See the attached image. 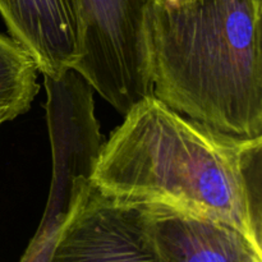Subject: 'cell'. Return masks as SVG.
Instances as JSON below:
<instances>
[{
    "label": "cell",
    "instance_id": "cell-7",
    "mask_svg": "<svg viewBox=\"0 0 262 262\" xmlns=\"http://www.w3.org/2000/svg\"><path fill=\"white\" fill-rule=\"evenodd\" d=\"M38 69L32 56L0 32V123L30 109L38 92Z\"/></svg>",
    "mask_w": 262,
    "mask_h": 262
},
{
    "label": "cell",
    "instance_id": "cell-8",
    "mask_svg": "<svg viewBox=\"0 0 262 262\" xmlns=\"http://www.w3.org/2000/svg\"><path fill=\"white\" fill-rule=\"evenodd\" d=\"M68 215L46 207L40 225L31 239L20 262H49L54 245Z\"/></svg>",
    "mask_w": 262,
    "mask_h": 262
},
{
    "label": "cell",
    "instance_id": "cell-10",
    "mask_svg": "<svg viewBox=\"0 0 262 262\" xmlns=\"http://www.w3.org/2000/svg\"><path fill=\"white\" fill-rule=\"evenodd\" d=\"M161 2H163V3H166V4H171V5H174V4H178L179 0H161Z\"/></svg>",
    "mask_w": 262,
    "mask_h": 262
},
{
    "label": "cell",
    "instance_id": "cell-9",
    "mask_svg": "<svg viewBox=\"0 0 262 262\" xmlns=\"http://www.w3.org/2000/svg\"><path fill=\"white\" fill-rule=\"evenodd\" d=\"M246 262H262V256L256 255V256H253V257L248 258V260Z\"/></svg>",
    "mask_w": 262,
    "mask_h": 262
},
{
    "label": "cell",
    "instance_id": "cell-12",
    "mask_svg": "<svg viewBox=\"0 0 262 262\" xmlns=\"http://www.w3.org/2000/svg\"><path fill=\"white\" fill-rule=\"evenodd\" d=\"M0 124H2V123H0Z\"/></svg>",
    "mask_w": 262,
    "mask_h": 262
},
{
    "label": "cell",
    "instance_id": "cell-1",
    "mask_svg": "<svg viewBox=\"0 0 262 262\" xmlns=\"http://www.w3.org/2000/svg\"><path fill=\"white\" fill-rule=\"evenodd\" d=\"M262 137L228 135L150 95L104 141L91 183L130 204L229 224L261 248Z\"/></svg>",
    "mask_w": 262,
    "mask_h": 262
},
{
    "label": "cell",
    "instance_id": "cell-5",
    "mask_svg": "<svg viewBox=\"0 0 262 262\" xmlns=\"http://www.w3.org/2000/svg\"><path fill=\"white\" fill-rule=\"evenodd\" d=\"M145 206L163 262H246L262 256L232 225L165 205Z\"/></svg>",
    "mask_w": 262,
    "mask_h": 262
},
{
    "label": "cell",
    "instance_id": "cell-2",
    "mask_svg": "<svg viewBox=\"0 0 262 262\" xmlns=\"http://www.w3.org/2000/svg\"><path fill=\"white\" fill-rule=\"evenodd\" d=\"M262 0H159L150 20L152 95L228 135L262 137Z\"/></svg>",
    "mask_w": 262,
    "mask_h": 262
},
{
    "label": "cell",
    "instance_id": "cell-4",
    "mask_svg": "<svg viewBox=\"0 0 262 262\" xmlns=\"http://www.w3.org/2000/svg\"><path fill=\"white\" fill-rule=\"evenodd\" d=\"M49 262H163L145 205L120 201L90 182L61 227Z\"/></svg>",
    "mask_w": 262,
    "mask_h": 262
},
{
    "label": "cell",
    "instance_id": "cell-3",
    "mask_svg": "<svg viewBox=\"0 0 262 262\" xmlns=\"http://www.w3.org/2000/svg\"><path fill=\"white\" fill-rule=\"evenodd\" d=\"M159 0H74L78 56L73 66L118 113L152 95L150 20Z\"/></svg>",
    "mask_w": 262,
    "mask_h": 262
},
{
    "label": "cell",
    "instance_id": "cell-11",
    "mask_svg": "<svg viewBox=\"0 0 262 262\" xmlns=\"http://www.w3.org/2000/svg\"><path fill=\"white\" fill-rule=\"evenodd\" d=\"M186 2H188V0H179L178 4H182V3H186ZM174 5H176V4H174Z\"/></svg>",
    "mask_w": 262,
    "mask_h": 262
},
{
    "label": "cell",
    "instance_id": "cell-6",
    "mask_svg": "<svg viewBox=\"0 0 262 262\" xmlns=\"http://www.w3.org/2000/svg\"><path fill=\"white\" fill-rule=\"evenodd\" d=\"M9 35L43 77L59 78L78 56L74 0H0Z\"/></svg>",
    "mask_w": 262,
    "mask_h": 262
}]
</instances>
